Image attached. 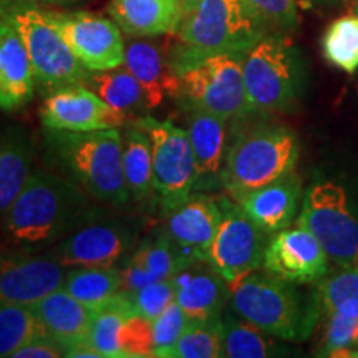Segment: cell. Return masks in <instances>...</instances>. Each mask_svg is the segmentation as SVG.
Wrapping results in <instances>:
<instances>
[{"label":"cell","mask_w":358,"mask_h":358,"mask_svg":"<svg viewBox=\"0 0 358 358\" xmlns=\"http://www.w3.org/2000/svg\"><path fill=\"white\" fill-rule=\"evenodd\" d=\"M299 140L285 127H262L241 136L226 153L221 186L236 201L294 171Z\"/></svg>","instance_id":"7"},{"label":"cell","mask_w":358,"mask_h":358,"mask_svg":"<svg viewBox=\"0 0 358 358\" xmlns=\"http://www.w3.org/2000/svg\"><path fill=\"white\" fill-rule=\"evenodd\" d=\"M0 19L8 22L24 42L38 87L52 93L85 85L90 71L70 50L47 10L32 0H0Z\"/></svg>","instance_id":"5"},{"label":"cell","mask_w":358,"mask_h":358,"mask_svg":"<svg viewBox=\"0 0 358 358\" xmlns=\"http://www.w3.org/2000/svg\"><path fill=\"white\" fill-rule=\"evenodd\" d=\"M30 307L43 329L65 347L66 353L90 343L95 310L70 295L65 289L53 290Z\"/></svg>","instance_id":"22"},{"label":"cell","mask_w":358,"mask_h":358,"mask_svg":"<svg viewBox=\"0 0 358 358\" xmlns=\"http://www.w3.org/2000/svg\"><path fill=\"white\" fill-rule=\"evenodd\" d=\"M191 264L166 231H156L143 239L141 244L123 259V264L120 266L123 290H134L153 282L173 279Z\"/></svg>","instance_id":"19"},{"label":"cell","mask_w":358,"mask_h":358,"mask_svg":"<svg viewBox=\"0 0 358 358\" xmlns=\"http://www.w3.org/2000/svg\"><path fill=\"white\" fill-rule=\"evenodd\" d=\"M32 2H42V3H55V6H60V3L77 2V0H32Z\"/></svg>","instance_id":"44"},{"label":"cell","mask_w":358,"mask_h":358,"mask_svg":"<svg viewBox=\"0 0 358 358\" xmlns=\"http://www.w3.org/2000/svg\"><path fill=\"white\" fill-rule=\"evenodd\" d=\"M145 129L153 150L155 196L161 213L166 216L194 192L196 161L186 128L176 127L169 120L141 116L134 120Z\"/></svg>","instance_id":"11"},{"label":"cell","mask_w":358,"mask_h":358,"mask_svg":"<svg viewBox=\"0 0 358 358\" xmlns=\"http://www.w3.org/2000/svg\"><path fill=\"white\" fill-rule=\"evenodd\" d=\"M266 27L292 29L297 24L295 0H245Z\"/></svg>","instance_id":"40"},{"label":"cell","mask_w":358,"mask_h":358,"mask_svg":"<svg viewBox=\"0 0 358 358\" xmlns=\"http://www.w3.org/2000/svg\"><path fill=\"white\" fill-rule=\"evenodd\" d=\"M357 15H358V0H357Z\"/></svg>","instance_id":"45"},{"label":"cell","mask_w":358,"mask_h":358,"mask_svg":"<svg viewBox=\"0 0 358 358\" xmlns=\"http://www.w3.org/2000/svg\"><path fill=\"white\" fill-rule=\"evenodd\" d=\"M222 221V198L192 192L166 214L164 231L189 262H209V252Z\"/></svg>","instance_id":"17"},{"label":"cell","mask_w":358,"mask_h":358,"mask_svg":"<svg viewBox=\"0 0 358 358\" xmlns=\"http://www.w3.org/2000/svg\"><path fill=\"white\" fill-rule=\"evenodd\" d=\"M70 50L88 71L111 70L123 65L127 45L113 19L92 12H48Z\"/></svg>","instance_id":"13"},{"label":"cell","mask_w":358,"mask_h":358,"mask_svg":"<svg viewBox=\"0 0 358 358\" xmlns=\"http://www.w3.org/2000/svg\"><path fill=\"white\" fill-rule=\"evenodd\" d=\"M43 332L47 330L30 306L0 303V358H12L19 348Z\"/></svg>","instance_id":"32"},{"label":"cell","mask_w":358,"mask_h":358,"mask_svg":"<svg viewBox=\"0 0 358 358\" xmlns=\"http://www.w3.org/2000/svg\"><path fill=\"white\" fill-rule=\"evenodd\" d=\"M45 129L53 131H95L128 127V116L120 113L85 85L55 90L40 106Z\"/></svg>","instance_id":"15"},{"label":"cell","mask_w":358,"mask_h":358,"mask_svg":"<svg viewBox=\"0 0 358 358\" xmlns=\"http://www.w3.org/2000/svg\"><path fill=\"white\" fill-rule=\"evenodd\" d=\"M198 3V0H181V13L189 10V8H192Z\"/></svg>","instance_id":"43"},{"label":"cell","mask_w":358,"mask_h":358,"mask_svg":"<svg viewBox=\"0 0 358 358\" xmlns=\"http://www.w3.org/2000/svg\"><path fill=\"white\" fill-rule=\"evenodd\" d=\"M62 289L92 308L108 306L123 290V275L120 266L106 267H69Z\"/></svg>","instance_id":"27"},{"label":"cell","mask_w":358,"mask_h":358,"mask_svg":"<svg viewBox=\"0 0 358 358\" xmlns=\"http://www.w3.org/2000/svg\"><path fill=\"white\" fill-rule=\"evenodd\" d=\"M108 13L128 37H161L176 30L181 0H110Z\"/></svg>","instance_id":"25"},{"label":"cell","mask_w":358,"mask_h":358,"mask_svg":"<svg viewBox=\"0 0 358 358\" xmlns=\"http://www.w3.org/2000/svg\"><path fill=\"white\" fill-rule=\"evenodd\" d=\"M271 335L249 324L232 310H224L221 319V357L266 358L279 355V345Z\"/></svg>","instance_id":"30"},{"label":"cell","mask_w":358,"mask_h":358,"mask_svg":"<svg viewBox=\"0 0 358 358\" xmlns=\"http://www.w3.org/2000/svg\"><path fill=\"white\" fill-rule=\"evenodd\" d=\"M266 29L245 0H198L179 15L174 55L244 53L266 37Z\"/></svg>","instance_id":"4"},{"label":"cell","mask_w":358,"mask_h":358,"mask_svg":"<svg viewBox=\"0 0 358 358\" xmlns=\"http://www.w3.org/2000/svg\"><path fill=\"white\" fill-rule=\"evenodd\" d=\"M85 87L93 90L111 108L128 118L138 111L148 110L141 83L124 65L111 70L90 71Z\"/></svg>","instance_id":"29"},{"label":"cell","mask_w":358,"mask_h":358,"mask_svg":"<svg viewBox=\"0 0 358 358\" xmlns=\"http://www.w3.org/2000/svg\"><path fill=\"white\" fill-rule=\"evenodd\" d=\"M90 199L71 179L34 168L24 189L0 222V232L13 248H53L95 209Z\"/></svg>","instance_id":"1"},{"label":"cell","mask_w":358,"mask_h":358,"mask_svg":"<svg viewBox=\"0 0 358 358\" xmlns=\"http://www.w3.org/2000/svg\"><path fill=\"white\" fill-rule=\"evenodd\" d=\"M302 199V181L294 171L237 199V204L266 234L289 227Z\"/></svg>","instance_id":"20"},{"label":"cell","mask_w":358,"mask_h":358,"mask_svg":"<svg viewBox=\"0 0 358 358\" xmlns=\"http://www.w3.org/2000/svg\"><path fill=\"white\" fill-rule=\"evenodd\" d=\"M174 301L189 322L221 319L229 301V285L211 262H194L173 277Z\"/></svg>","instance_id":"18"},{"label":"cell","mask_w":358,"mask_h":358,"mask_svg":"<svg viewBox=\"0 0 358 358\" xmlns=\"http://www.w3.org/2000/svg\"><path fill=\"white\" fill-rule=\"evenodd\" d=\"M231 310L274 338L299 342L312 334L319 308L306 306L292 282L262 272H249L231 282Z\"/></svg>","instance_id":"3"},{"label":"cell","mask_w":358,"mask_h":358,"mask_svg":"<svg viewBox=\"0 0 358 358\" xmlns=\"http://www.w3.org/2000/svg\"><path fill=\"white\" fill-rule=\"evenodd\" d=\"M123 65L131 71L145 92L148 110L158 108L168 98L181 96V82L171 60L159 47L146 40H134L127 45Z\"/></svg>","instance_id":"24"},{"label":"cell","mask_w":358,"mask_h":358,"mask_svg":"<svg viewBox=\"0 0 358 358\" xmlns=\"http://www.w3.org/2000/svg\"><path fill=\"white\" fill-rule=\"evenodd\" d=\"M222 319V317H221ZM221 319L189 322L164 358H217L221 357Z\"/></svg>","instance_id":"35"},{"label":"cell","mask_w":358,"mask_h":358,"mask_svg":"<svg viewBox=\"0 0 358 358\" xmlns=\"http://www.w3.org/2000/svg\"><path fill=\"white\" fill-rule=\"evenodd\" d=\"M315 303L324 315L343 313L358 317V262L347 267L342 274L322 282L317 290Z\"/></svg>","instance_id":"34"},{"label":"cell","mask_w":358,"mask_h":358,"mask_svg":"<svg viewBox=\"0 0 358 358\" xmlns=\"http://www.w3.org/2000/svg\"><path fill=\"white\" fill-rule=\"evenodd\" d=\"M266 236L239 204L222 198V221L211 245L209 262L231 284L262 266Z\"/></svg>","instance_id":"12"},{"label":"cell","mask_w":358,"mask_h":358,"mask_svg":"<svg viewBox=\"0 0 358 358\" xmlns=\"http://www.w3.org/2000/svg\"><path fill=\"white\" fill-rule=\"evenodd\" d=\"M312 6H335V3L345 2V0H307Z\"/></svg>","instance_id":"42"},{"label":"cell","mask_w":358,"mask_h":358,"mask_svg":"<svg viewBox=\"0 0 358 358\" xmlns=\"http://www.w3.org/2000/svg\"><path fill=\"white\" fill-rule=\"evenodd\" d=\"M295 224L317 237L334 264L347 268L358 262V217L347 191L337 182L322 181L308 187Z\"/></svg>","instance_id":"9"},{"label":"cell","mask_w":358,"mask_h":358,"mask_svg":"<svg viewBox=\"0 0 358 358\" xmlns=\"http://www.w3.org/2000/svg\"><path fill=\"white\" fill-rule=\"evenodd\" d=\"M243 55L209 53L169 58L181 82V96L191 110L208 111L227 122L252 111L244 85Z\"/></svg>","instance_id":"6"},{"label":"cell","mask_w":358,"mask_h":358,"mask_svg":"<svg viewBox=\"0 0 358 358\" xmlns=\"http://www.w3.org/2000/svg\"><path fill=\"white\" fill-rule=\"evenodd\" d=\"M262 266L268 274L292 284H310L327 274L329 256L310 231L295 224L272 236Z\"/></svg>","instance_id":"16"},{"label":"cell","mask_w":358,"mask_h":358,"mask_svg":"<svg viewBox=\"0 0 358 358\" xmlns=\"http://www.w3.org/2000/svg\"><path fill=\"white\" fill-rule=\"evenodd\" d=\"M226 123L227 120L217 115L191 110L186 131L196 161L194 192H206L221 187V174L227 153Z\"/></svg>","instance_id":"21"},{"label":"cell","mask_w":358,"mask_h":358,"mask_svg":"<svg viewBox=\"0 0 358 358\" xmlns=\"http://www.w3.org/2000/svg\"><path fill=\"white\" fill-rule=\"evenodd\" d=\"M34 169V151L22 131L0 134V222Z\"/></svg>","instance_id":"26"},{"label":"cell","mask_w":358,"mask_h":358,"mask_svg":"<svg viewBox=\"0 0 358 358\" xmlns=\"http://www.w3.org/2000/svg\"><path fill=\"white\" fill-rule=\"evenodd\" d=\"M66 267L53 250L12 248L0 252V303L32 306L64 285Z\"/></svg>","instance_id":"14"},{"label":"cell","mask_w":358,"mask_h":358,"mask_svg":"<svg viewBox=\"0 0 358 358\" xmlns=\"http://www.w3.org/2000/svg\"><path fill=\"white\" fill-rule=\"evenodd\" d=\"M47 141L64 171L92 199L122 206L131 199L123 173V134L120 128L95 131H53Z\"/></svg>","instance_id":"2"},{"label":"cell","mask_w":358,"mask_h":358,"mask_svg":"<svg viewBox=\"0 0 358 358\" xmlns=\"http://www.w3.org/2000/svg\"><path fill=\"white\" fill-rule=\"evenodd\" d=\"M322 50L329 64L355 73L358 70V15H343L325 30Z\"/></svg>","instance_id":"33"},{"label":"cell","mask_w":358,"mask_h":358,"mask_svg":"<svg viewBox=\"0 0 358 358\" xmlns=\"http://www.w3.org/2000/svg\"><path fill=\"white\" fill-rule=\"evenodd\" d=\"M66 357L65 347L53 338L48 332H43L25 343L15 352L12 358H60Z\"/></svg>","instance_id":"41"},{"label":"cell","mask_w":358,"mask_h":358,"mask_svg":"<svg viewBox=\"0 0 358 358\" xmlns=\"http://www.w3.org/2000/svg\"><path fill=\"white\" fill-rule=\"evenodd\" d=\"M131 315H134V312L123 290L108 306L95 310L88 342L100 353L101 358H122L120 330H122L124 320Z\"/></svg>","instance_id":"31"},{"label":"cell","mask_w":358,"mask_h":358,"mask_svg":"<svg viewBox=\"0 0 358 358\" xmlns=\"http://www.w3.org/2000/svg\"><path fill=\"white\" fill-rule=\"evenodd\" d=\"M244 85L252 111L289 110L301 93V65L282 37H262L243 55Z\"/></svg>","instance_id":"8"},{"label":"cell","mask_w":358,"mask_h":358,"mask_svg":"<svg viewBox=\"0 0 358 358\" xmlns=\"http://www.w3.org/2000/svg\"><path fill=\"white\" fill-rule=\"evenodd\" d=\"M131 303L134 315L153 322L169 303L174 302V284L173 279L153 282L134 290H123Z\"/></svg>","instance_id":"37"},{"label":"cell","mask_w":358,"mask_h":358,"mask_svg":"<svg viewBox=\"0 0 358 358\" xmlns=\"http://www.w3.org/2000/svg\"><path fill=\"white\" fill-rule=\"evenodd\" d=\"M138 236L140 224L133 219L95 208L52 250L66 268L116 266L131 252Z\"/></svg>","instance_id":"10"},{"label":"cell","mask_w":358,"mask_h":358,"mask_svg":"<svg viewBox=\"0 0 358 358\" xmlns=\"http://www.w3.org/2000/svg\"><path fill=\"white\" fill-rule=\"evenodd\" d=\"M35 85L24 42L8 22L0 19V110L15 111L29 105Z\"/></svg>","instance_id":"23"},{"label":"cell","mask_w":358,"mask_h":358,"mask_svg":"<svg viewBox=\"0 0 358 358\" xmlns=\"http://www.w3.org/2000/svg\"><path fill=\"white\" fill-rule=\"evenodd\" d=\"M123 173L129 196L134 201H145L155 192L153 150L145 129L129 123L123 134Z\"/></svg>","instance_id":"28"},{"label":"cell","mask_w":358,"mask_h":358,"mask_svg":"<svg viewBox=\"0 0 358 358\" xmlns=\"http://www.w3.org/2000/svg\"><path fill=\"white\" fill-rule=\"evenodd\" d=\"M153 324V342H155V357H166L169 348L178 342L181 334L189 324L181 306L174 301L159 313Z\"/></svg>","instance_id":"39"},{"label":"cell","mask_w":358,"mask_h":358,"mask_svg":"<svg viewBox=\"0 0 358 358\" xmlns=\"http://www.w3.org/2000/svg\"><path fill=\"white\" fill-rule=\"evenodd\" d=\"M358 345V317L343 313L325 315L324 337L319 348V357H358L352 347Z\"/></svg>","instance_id":"36"},{"label":"cell","mask_w":358,"mask_h":358,"mask_svg":"<svg viewBox=\"0 0 358 358\" xmlns=\"http://www.w3.org/2000/svg\"><path fill=\"white\" fill-rule=\"evenodd\" d=\"M120 352L122 358L155 357L153 324L140 315H131L124 320L120 330Z\"/></svg>","instance_id":"38"}]
</instances>
